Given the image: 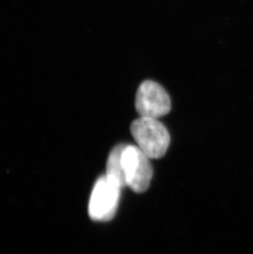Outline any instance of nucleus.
<instances>
[{
    "instance_id": "obj_1",
    "label": "nucleus",
    "mask_w": 253,
    "mask_h": 254,
    "mask_svg": "<svg viewBox=\"0 0 253 254\" xmlns=\"http://www.w3.org/2000/svg\"><path fill=\"white\" fill-rule=\"evenodd\" d=\"M131 133L137 146L150 159L161 158L170 146V133L156 119L140 117L134 120Z\"/></svg>"
},
{
    "instance_id": "obj_3",
    "label": "nucleus",
    "mask_w": 253,
    "mask_h": 254,
    "mask_svg": "<svg viewBox=\"0 0 253 254\" xmlns=\"http://www.w3.org/2000/svg\"><path fill=\"white\" fill-rule=\"evenodd\" d=\"M121 190L106 175L99 178L89 201L90 217L94 221H111L117 211Z\"/></svg>"
},
{
    "instance_id": "obj_5",
    "label": "nucleus",
    "mask_w": 253,
    "mask_h": 254,
    "mask_svg": "<svg viewBox=\"0 0 253 254\" xmlns=\"http://www.w3.org/2000/svg\"><path fill=\"white\" fill-rule=\"evenodd\" d=\"M125 144H120L110 151L108 157L105 175L109 180L115 183V185L121 189L126 186L122 164L123 151L125 150Z\"/></svg>"
},
{
    "instance_id": "obj_2",
    "label": "nucleus",
    "mask_w": 253,
    "mask_h": 254,
    "mask_svg": "<svg viewBox=\"0 0 253 254\" xmlns=\"http://www.w3.org/2000/svg\"><path fill=\"white\" fill-rule=\"evenodd\" d=\"M122 164L126 185L136 193L148 190L153 176L150 158L137 146L126 145L123 151Z\"/></svg>"
},
{
    "instance_id": "obj_4",
    "label": "nucleus",
    "mask_w": 253,
    "mask_h": 254,
    "mask_svg": "<svg viewBox=\"0 0 253 254\" xmlns=\"http://www.w3.org/2000/svg\"><path fill=\"white\" fill-rule=\"evenodd\" d=\"M135 107L140 117L158 120L170 113L171 100L162 86L151 80H146L137 89Z\"/></svg>"
}]
</instances>
